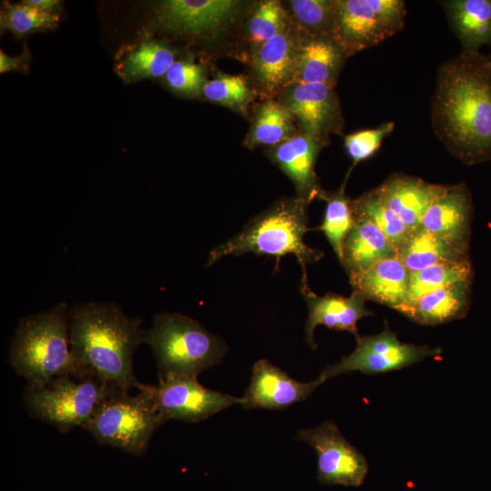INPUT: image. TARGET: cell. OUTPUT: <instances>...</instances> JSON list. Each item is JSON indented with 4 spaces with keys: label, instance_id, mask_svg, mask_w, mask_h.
Instances as JSON below:
<instances>
[{
    "label": "cell",
    "instance_id": "1",
    "mask_svg": "<svg viewBox=\"0 0 491 491\" xmlns=\"http://www.w3.org/2000/svg\"><path fill=\"white\" fill-rule=\"evenodd\" d=\"M431 116L436 135L463 164L491 161V56L462 51L443 63Z\"/></svg>",
    "mask_w": 491,
    "mask_h": 491
},
{
    "label": "cell",
    "instance_id": "2",
    "mask_svg": "<svg viewBox=\"0 0 491 491\" xmlns=\"http://www.w3.org/2000/svg\"><path fill=\"white\" fill-rule=\"evenodd\" d=\"M141 323L112 302L75 304L69 310L73 356L84 370L129 391L136 383L133 357L144 343L145 330Z\"/></svg>",
    "mask_w": 491,
    "mask_h": 491
},
{
    "label": "cell",
    "instance_id": "3",
    "mask_svg": "<svg viewBox=\"0 0 491 491\" xmlns=\"http://www.w3.org/2000/svg\"><path fill=\"white\" fill-rule=\"evenodd\" d=\"M309 204L296 197H285L253 217L244 228L225 242L214 247L206 266L220 259L248 253L270 256L276 258V267L281 258L294 255L306 275V266L321 260L324 253L308 246L304 236L307 227Z\"/></svg>",
    "mask_w": 491,
    "mask_h": 491
},
{
    "label": "cell",
    "instance_id": "4",
    "mask_svg": "<svg viewBox=\"0 0 491 491\" xmlns=\"http://www.w3.org/2000/svg\"><path fill=\"white\" fill-rule=\"evenodd\" d=\"M69 310L65 302H60L20 320L10 344L9 362L26 385L88 372L77 364L71 352Z\"/></svg>",
    "mask_w": 491,
    "mask_h": 491
},
{
    "label": "cell",
    "instance_id": "5",
    "mask_svg": "<svg viewBox=\"0 0 491 491\" xmlns=\"http://www.w3.org/2000/svg\"><path fill=\"white\" fill-rule=\"evenodd\" d=\"M144 343L152 350L159 381L197 377L221 363L227 352L222 338L179 313L156 314L152 326L145 331Z\"/></svg>",
    "mask_w": 491,
    "mask_h": 491
},
{
    "label": "cell",
    "instance_id": "6",
    "mask_svg": "<svg viewBox=\"0 0 491 491\" xmlns=\"http://www.w3.org/2000/svg\"><path fill=\"white\" fill-rule=\"evenodd\" d=\"M113 386L89 372L66 374L35 385H26L23 399L28 415L67 432L85 428Z\"/></svg>",
    "mask_w": 491,
    "mask_h": 491
},
{
    "label": "cell",
    "instance_id": "7",
    "mask_svg": "<svg viewBox=\"0 0 491 491\" xmlns=\"http://www.w3.org/2000/svg\"><path fill=\"white\" fill-rule=\"evenodd\" d=\"M164 423L146 395L137 391L131 396L128 391L115 389L101 402L85 429L97 443L139 456Z\"/></svg>",
    "mask_w": 491,
    "mask_h": 491
},
{
    "label": "cell",
    "instance_id": "8",
    "mask_svg": "<svg viewBox=\"0 0 491 491\" xmlns=\"http://www.w3.org/2000/svg\"><path fill=\"white\" fill-rule=\"evenodd\" d=\"M406 15L403 0H336L333 37L353 55L401 31Z\"/></svg>",
    "mask_w": 491,
    "mask_h": 491
},
{
    "label": "cell",
    "instance_id": "9",
    "mask_svg": "<svg viewBox=\"0 0 491 491\" xmlns=\"http://www.w3.org/2000/svg\"><path fill=\"white\" fill-rule=\"evenodd\" d=\"M356 341V346L350 355L322 370L318 378L323 383L329 378L354 371L376 375L400 370L442 354L439 347L400 341L386 322L380 333L373 336L358 335Z\"/></svg>",
    "mask_w": 491,
    "mask_h": 491
},
{
    "label": "cell",
    "instance_id": "10",
    "mask_svg": "<svg viewBox=\"0 0 491 491\" xmlns=\"http://www.w3.org/2000/svg\"><path fill=\"white\" fill-rule=\"evenodd\" d=\"M137 391L146 395L165 421L170 419L196 423L234 405L241 397L205 387L197 377H175L157 385L136 383Z\"/></svg>",
    "mask_w": 491,
    "mask_h": 491
},
{
    "label": "cell",
    "instance_id": "11",
    "mask_svg": "<svg viewBox=\"0 0 491 491\" xmlns=\"http://www.w3.org/2000/svg\"><path fill=\"white\" fill-rule=\"evenodd\" d=\"M296 439L307 443L317 457V479L326 485L361 486L368 473L366 457L341 434L335 422L301 429Z\"/></svg>",
    "mask_w": 491,
    "mask_h": 491
},
{
    "label": "cell",
    "instance_id": "12",
    "mask_svg": "<svg viewBox=\"0 0 491 491\" xmlns=\"http://www.w3.org/2000/svg\"><path fill=\"white\" fill-rule=\"evenodd\" d=\"M296 121L300 132L313 137L323 146L330 135L340 134L344 119L335 87L321 84L289 85L279 101Z\"/></svg>",
    "mask_w": 491,
    "mask_h": 491
},
{
    "label": "cell",
    "instance_id": "13",
    "mask_svg": "<svg viewBox=\"0 0 491 491\" xmlns=\"http://www.w3.org/2000/svg\"><path fill=\"white\" fill-rule=\"evenodd\" d=\"M241 14V4L233 0H165L155 8L158 25L188 36H217Z\"/></svg>",
    "mask_w": 491,
    "mask_h": 491
},
{
    "label": "cell",
    "instance_id": "14",
    "mask_svg": "<svg viewBox=\"0 0 491 491\" xmlns=\"http://www.w3.org/2000/svg\"><path fill=\"white\" fill-rule=\"evenodd\" d=\"M473 214L472 195L464 182L439 185L420 226L468 254Z\"/></svg>",
    "mask_w": 491,
    "mask_h": 491
},
{
    "label": "cell",
    "instance_id": "15",
    "mask_svg": "<svg viewBox=\"0 0 491 491\" xmlns=\"http://www.w3.org/2000/svg\"><path fill=\"white\" fill-rule=\"evenodd\" d=\"M322 384L318 377L306 383L296 381L269 360L259 359L252 367L241 406L246 409L282 410L307 399Z\"/></svg>",
    "mask_w": 491,
    "mask_h": 491
},
{
    "label": "cell",
    "instance_id": "16",
    "mask_svg": "<svg viewBox=\"0 0 491 491\" xmlns=\"http://www.w3.org/2000/svg\"><path fill=\"white\" fill-rule=\"evenodd\" d=\"M300 292L306 303L308 316L305 326V341L312 349L317 345L314 339L315 329L322 325L329 329L347 331L357 336V322L374 314L366 306V300L352 293L344 296L335 293L318 296L310 288L306 275H302Z\"/></svg>",
    "mask_w": 491,
    "mask_h": 491
},
{
    "label": "cell",
    "instance_id": "17",
    "mask_svg": "<svg viewBox=\"0 0 491 491\" xmlns=\"http://www.w3.org/2000/svg\"><path fill=\"white\" fill-rule=\"evenodd\" d=\"M300 33L290 25L270 40L255 46L252 71L259 89L268 96L281 94L292 84Z\"/></svg>",
    "mask_w": 491,
    "mask_h": 491
},
{
    "label": "cell",
    "instance_id": "18",
    "mask_svg": "<svg viewBox=\"0 0 491 491\" xmlns=\"http://www.w3.org/2000/svg\"><path fill=\"white\" fill-rule=\"evenodd\" d=\"M324 146L300 132L271 147L270 160L293 182L296 197L310 204L323 191L316 174L317 155Z\"/></svg>",
    "mask_w": 491,
    "mask_h": 491
},
{
    "label": "cell",
    "instance_id": "19",
    "mask_svg": "<svg viewBox=\"0 0 491 491\" xmlns=\"http://www.w3.org/2000/svg\"><path fill=\"white\" fill-rule=\"evenodd\" d=\"M347 57L333 36L300 34L292 84H321L335 87Z\"/></svg>",
    "mask_w": 491,
    "mask_h": 491
},
{
    "label": "cell",
    "instance_id": "20",
    "mask_svg": "<svg viewBox=\"0 0 491 491\" xmlns=\"http://www.w3.org/2000/svg\"><path fill=\"white\" fill-rule=\"evenodd\" d=\"M439 185L405 175L393 174L374 188L377 197L412 231L421 221L435 197Z\"/></svg>",
    "mask_w": 491,
    "mask_h": 491
},
{
    "label": "cell",
    "instance_id": "21",
    "mask_svg": "<svg viewBox=\"0 0 491 491\" xmlns=\"http://www.w3.org/2000/svg\"><path fill=\"white\" fill-rule=\"evenodd\" d=\"M410 272L398 256L380 260L365 271L349 276L352 293L395 310L406 301Z\"/></svg>",
    "mask_w": 491,
    "mask_h": 491
},
{
    "label": "cell",
    "instance_id": "22",
    "mask_svg": "<svg viewBox=\"0 0 491 491\" xmlns=\"http://www.w3.org/2000/svg\"><path fill=\"white\" fill-rule=\"evenodd\" d=\"M473 279L458 282L419 297L399 313L423 326H438L466 316Z\"/></svg>",
    "mask_w": 491,
    "mask_h": 491
},
{
    "label": "cell",
    "instance_id": "23",
    "mask_svg": "<svg viewBox=\"0 0 491 491\" xmlns=\"http://www.w3.org/2000/svg\"><path fill=\"white\" fill-rule=\"evenodd\" d=\"M355 217L346 236L340 262L348 277L359 274L375 263L397 256V250L371 221Z\"/></svg>",
    "mask_w": 491,
    "mask_h": 491
},
{
    "label": "cell",
    "instance_id": "24",
    "mask_svg": "<svg viewBox=\"0 0 491 491\" xmlns=\"http://www.w3.org/2000/svg\"><path fill=\"white\" fill-rule=\"evenodd\" d=\"M441 5L463 51L491 45V0H446Z\"/></svg>",
    "mask_w": 491,
    "mask_h": 491
},
{
    "label": "cell",
    "instance_id": "25",
    "mask_svg": "<svg viewBox=\"0 0 491 491\" xmlns=\"http://www.w3.org/2000/svg\"><path fill=\"white\" fill-rule=\"evenodd\" d=\"M397 256L410 273L469 258L468 254L457 250L421 226L411 232Z\"/></svg>",
    "mask_w": 491,
    "mask_h": 491
},
{
    "label": "cell",
    "instance_id": "26",
    "mask_svg": "<svg viewBox=\"0 0 491 491\" xmlns=\"http://www.w3.org/2000/svg\"><path fill=\"white\" fill-rule=\"evenodd\" d=\"M296 135L294 118L280 103L266 100L257 107L246 145L250 147L276 146Z\"/></svg>",
    "mask_w": 491,
    "mask_h": 491
},
{
    "label": "cell",
    "instance_id": "27",
    "mask_svg": "<svg viewBox=\"0 0 491 491\" xmlns=\"http://www.w3.org/2000/svg\"><path fill=\"white\" fill-rule=\"evenodd\" d=\"M175 57L174 51L163 42L145 39L126 55L118 69L128 81L165 76Z\"/></svg>",
    "mask_w": 491,
    "mask_h": 491
},
{
    "label": "cell",
    "instance_id": "28",
    "mask_svg": "<svg viewBox=\"0 0 491 491\" xmlns=\"http://www.w3.org/2000/svg\"><path fill=\"white\" fill-rule=\"evenodd\" d=\"M473 276V266L469 258L412 272L406 299L396 311L400 312L426 294L458 282L471 280Z\"/></svg>",
    "mask_w": 491,
    "mask_h": 491
},
{
    "label": "cell",
    "instance_id": "29",
    "mask_svg": "<svg viewBox=\"0 0 491 491\" xmlns=\"http://www.w3.org/2000/svg\"><path fill=\"white\" fill-rule=\"evenodd\" d=\"M345 184L335 192L323 190L318 196V199L326 202V208L317 230L325 235L339 263L344 241L355 222L352 199L345 193Z\"/></svg>",
    "mask_w": 491,
    "mask_h": 491
},
{
    "label": "cell",
    "instance_id": "30",
    "mask_svg": "<svg viewBox=\"0 0 491 491\" xmlns=\"http://www.w3.org/2000/svg\"><path fill=\"white\" fill-rule=\"evenodd\" d=\"M354 216L363 217L376 225L397 250L403 246L412 230L376 195L374 190L352 200Z\"/></svg>",
    "mask_w": 491,
    "mask_h": 491
},
{
    "label": "cell",
    "instance_id": "31",
    "mask_svg": "<svg viewBox=\"0 0 491 491\" xmlns=\"http://www.w3.org/2000/svg\"><path fill=\"white\" fill-rule=\"evenodd\" d=\"M287 4L301 35L333 36L336 0H292Z\"/></svg>",
    "mask_w": 491,
    "mask_h": 491
},
{
    "label": "cell",
    "instance_id": "32",
    "mask_svg": "<svg viewBox=\"0 0 491 491\" xmlns=\"http://www.w3.org/2000/svg\"><path fill=\"white\" fill-rule=\"evenodd\" d=\"M289 25L286 10L279 1H263L248 20L247 36L255 47L275 37Z\"/></svg>",
    "mask_w": 491,
    "mask_h": 491
},
{
    "label": "cell",
    "instance_id": "33",
    "mask_svg": "<svg viewBox=\"0 0 491 491\" xmlns=\"http://www.w3.org/2000/svg\"><path fill=\"white\" fill-rule=\"evenodd\" d=\"M202 94L211 102L237 111H246L253 97V91L246 78L234 75H222L206 81Z\"/></svg>",
    "mask_w": 491,
    "mask_h": 491
},
{
    "label": "cell",
    "instance_id": "34",
    "mask_svg": "<svg viewBox=\"0 0 491 491\" xmlns=\"http://www.w3.org/2000/svg\"><path fill=\"white\" fill-rule=\"evenodd\" d=\"M1 18L2 27L17 36L54 28L59 21L58 15L41 12L23 2L5 5Z\"/></svg>",
    "mask_w": 491,
    "mask_h": 491
},
{
    "label": "cell",
    "instance_id": "35",
    "mask_svg": "<svg viewBox=\"0 0 491 491\" xmlns=\"http://www.w3.org/2000/svg\"><path fill=\"white\" fill-rule=\"evenodd\" d=\"M394 122L387 121L376 128L360 130L345 136V149L352 160V166L347 173V176L358 163L370 158L376 154L383 140L394 131Z\"/></svg>",
    "mask_w": 491,
    "mask_h": 491
},
{
    "label": "cell",
    "instance_id": "36",
    "mask_svg": "<svg viewBox=\"0 0 491 491\" xmlns=\"http://www.w3.org/2000/svg\"><path fill=\"white\" fill-rule=\"evenodd\" d=\"M167 85L185 95H197L205 85V69L190 61H175L165 75Z\"/></svg>",
    "mask_w": 491,
    "mask_h": 491
},
{
    "label": "cell",
    "instance_id": "37",
    "mask_svg": "<svg viewBox=\"0 0 491 491\" xmlns=\"http://www.w3.org/2000/svg\"><path fill=\"white\" fill-rule=\"evenodd\" d=\"M29 54L23 53L19 56H8L2 51L0 52V73L10 71H18L25 68V64L28 62Z\"/></svg>",
    "mask_w": 491,
    "mask_h": 491
},
{
    "label": "cell",
    "instance_id": "38",
    "mask_svg": "<svg viewBox=\"0 0 491 491\" xmlns=\"http://www.w3.org/2000/svg\"><path fill=\"white\" fill-rule=\"evenodd\" d=\"M24 4L44 13L57 15L60 1L57 0H26Z\"/></svg>",
    "mask_w": 491,
    "mask_h": 491
},
{
    "label": "cell",
    "instance_id": "39",
    "mask_svg": "<svg viewBox=\"0 0 491 491\" xmlns=\"http://www.w3.org/2000/svg\"><path fill=\"white\" fill-rule=\"evenodd\" d=\"M491 56V55H490Z\"/></svg>",
    "mask_w": 491,
    "mask_h": 491
}]
</instances>
